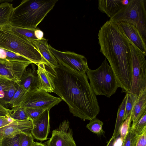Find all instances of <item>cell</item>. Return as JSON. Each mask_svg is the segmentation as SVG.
I'll return each mask as SVG.
<instances>
[{
  "label": "cell",
  "instance_id": "7c38bea8",
  "mask_svg": "<svg viewBox=\"0 0 146 146\" xmlns=\"http://www.w3.org/2000/svg\"><path fill=\"white\" fill-rule=\"evenodd\" d=\"M47 109L32 121L33 127L31 133L36 139L43 141L47 139L50 130L49 111Z\"/></svg>",
  "mask_w": 146,
  "mask_h": 146
},
{
  "label": "cell",
  "instance_id": "74e56055",
  "mask_svg": "<svg viewBox=\"0 0 146 146\" xmlns=\"http://www.w3.org/2000/svg\"><path fill=\"white\" fill-rule=\"evenodd\" d=\"M9 110L0 104V117L6 115Z\"/></svg>",
  "mask_w": 146,
  "mask_h": 146
},
{
  "label": "cell",
  "instance_id": "30bf717a",
  "mask_svg": "<svg viewBox=\"0 0 146 146\" xmlns=\"http://www.w3.org/2000/svg\"><path fill=\"white\" fill-rule=\"evenodd\" d=\"M32 63L29 60H0V76L6 78L19 85L27 68Z\"/></svg>",
  "mask_w": 146,
  "mask_h": 146
},
{
  "label": "cell",
  "instance_id": "8d00e7d4",
  "mask_svg": "<svg viewBox=\"0 0 146 146\" xmlns=\"http://www.w3.org/2000/svg\"><path fill=\"white\" fill-rule=\"evenodd\" d=\"M10 123L8 120L7 115L0 117V128L3 127Z\"/></svg>",
  "mask_w": 146,
  "mask_h": 146
},
{
  "label": "cell",
  "instance_id": "603a6c76",
  "mask_svg": "<svg viewBox=\"0 0 146 146\" xmlns=\"http://www.w3.org/2000/svg\"><path fill=\"white\" fill-rule=\"evenodd\" d=\"M9 116L15 120L24 121L31 120L25 111V108L21 106L9 109L8 111Z\"/></svg>",
  "mask_w": 146,
  "mask_h": 146
},
{
  "label": "cell",
  "instance_id": "4316f807",
  "mask_svg": "<svg viewBox=\"0 0 146 146\" xmlns=\"http://www.w3.org/2000/svg\"><path fill=\"white\" fill-rule=\"evenodd\" d=\"M138 136L130 126L121 146H135Z\"/></svg>",
  "mask_w": 146,
  "mask_h": 146
},
{
  "label": "cell",
  "instance_id": "4fadbf2b",
  "mask_svg": "<svg viewBox=\"0 0 146 146\" xmlns=\"http://www.w3.org/2000/svg\"><path fill=\"white\" fill-rule=\"evenodd\" d=\"M33 127L31 120L14 119L13 122L0 128V139L12 137L22 133H31Z\"/></svg>",
  "mask_w": 146,
  "mask_h": 146
},
{
  "label": "cell",
  "instance_id": "f546056e",
  "mask_svg": "<svg viewBox=\"0 0 146 146\" xmlns=\"http://www.w3.org/2000/svg\"><path fill=\"white\" fill-rule=\"evenodd\" d=\"M126 94L127 98L125 106L126 117L127 118L130 116L131 118L132 109L138 96L130 93H127Z\"/></svg>",
  "mask_w": 146,
  "mask_h": 146
},
{
  "label": "cell",
  "instance_id": "5bb4252c",
  "mask_svg": "<svg viewBox=\"0 0 146 146\" xmlns=\"http://www.w3.org/2000/svg\"><path fill=\"white\" fill-rule=\"evenodd\" d=\"M114 22L128 39L139 49L146 54V40L137 28L133 25L125 22Z\"/></svg>",
  "mask_w": 146,
  "mask_h": 146
},
{
  "label": "cell",
  "instance_id": "d590c367",
  "mask_svg": "<svg viewBox=\"0 0 146 146\" xmlns=\"http://www.w3.org/2000/svg\"><path fill=\"white\" fill-rule=\"evenodd\" d=\"M135 146H146V130L138 135Z\"/></svg>",
  "mask_w": 146,
  "mask_h": 146
},
{
  "label": "cell",
  "instance_id": "7a4b0ae2",
  "mask_svg": "<svg viewBox=\"0 0 146 146\" xmlns=\"http://www.w3.org/2000/svg\"><path fill=\"white\" fill-rule=\"evenodd\" d=\"M100 50L107 58L122 92L128 93L132 81V66L129 39L114 22L109 20L98 35Z\"/></svg>",
  "mask_w": 146,
  "mask_h": 146
},
{
  "label": "cell",
  "instance_id": "5b68a950",
  "mask_svg": "<svg viewBox=\"0 0 146 146\" xmlns=\"http://www.w3.org/2000/svg\"><path fill=\"white\" fill-rule=\"evenodd\" d=\"M86 72L90 85L96 96L110 98L119 87L115 74L106 58L98 68L92 70L89 68Z\"/></svg>",
  "mask_w": 146,
  "mask_h": 146
},
{
  "label": "cell",
  "instance_id": "d6a6232c",
  "mask_svg": "<svg viewBox=\"0 0 146 146\" xmlns=\"http://www.w3.org/2000/svg\"><path fill=\"white\" fill-rule=\"evenodd\" d=\"M19 134L12 137L1 139V146H20Z\"/></svg>",
  "mask_w": 146,
  "mask_h": 146
},
{
  "label": "cell",
  "instance_id": "e0dca14e",
  "mask_svg": "<svg viewBox=\"0 0 146 146\" xmlns=\"http://www.w3.org/2000/svg\"><path fill=\"white\" fill-rule=\"evenodd\" d=\"M130 0H99L98 1V9L111 18L127 4Z\"/></svg>",
  "mask_w": 146,
  "mask_h": 146
},
{
  "label": "cell",
  "instance_id": "d6986e66",
  "mask_svg": "<svg viewBox=\"0 0 146 146\" xmlns=\"http://www.w3.org/2000/svg\"><path fill=\"white\" fill-rule=\"evenodd\" d=\"M37 65L39 89L47 92H53L54 88L52 80L46 70L45 64L40 63Z\"/></svg>",
  "mask_w": 146,
  "mask_h": 146
},
{
  "label": "cell",
  "instance_id": "f1b7e54d",
  "mask_svg": "<svg viewBox=\"0 0 146 146\" xmlns=\"http://www.w3.org/2000/svg\"><path fill=\"white\" fill-rule=\"evenodd\" d=\"M25 111L30 119L33 121L35 119L45 110L50 109L48 107H37L25 108Z\"/></svg>",
  "mask_w": 146,
  "mask_h": 146
},
{
  "label": "cell",
  "instance_id": "7402d4cb",
  "mask_svg": "<svg viewBox=\"0 0 146 146\" xmlns=\"http://www.w3.org/2000/svg\"><path fill=\"white\" fill-rule=\"evenodd\" d=\"M27 92L28 91L18 85L17 90L9 105H11L13 108L20 106Z\"/></svg>",
  "mask_w": 146,
  "mask_h": 146
},
{
  "label": "cell",
  "instance_id": "8992f818",
  "mask_svg": "<svg viewBox=\"0 0 146 146\" xmlns=\"http://www.w3.org/2000/svg\"><path fill=\"white\" fill-rule=\"evenodd\" d=\"M109 20L125 22L133 25L146 40V0H130Z\"/></svg>",
  "mask_w": 146,
  "mask_h": 146
},
{
  "label": "cell",
  "instance_id": "4dcf8cb0",
  "mask_svg": "<svg viewBox=\"0 0 146 146\" xmlns=\"http://www.w3.org/2000/svg\"><path fill=\"white\" fill-rule=\"evenodd\" d=\"M131 128L138 135L142 134L146 130V112L142 115L133 127Z\"/></svg>",
  "mask_w": 146,
  "mask_h": 146
},
{
  "label": "cell",
  "instance_id": "2e32d148",
  "mask_svg": "<svg viewBox=\"0 0 146 146\" xmlns=\"http://www.w3.org/2000/svg\"><path fill=\"white\" fill-rule=\"evenodd\" d=\"M29 39L37 49L47 65L53 68L58 66V62L49 48L46 39L44 38L41 40Z\"/></svg>",
  "mask_w": 146,
  "mask_h": 146
},
{
  "label": "cell",
  "instance_id": "277c9868",
  "mask_svg": "<svg viewBox=\"0 0 146 146\" xmlns=\"http://www.w3.org/2000/svg\"><path fill=\"white\" fill-rule=\"evenodd\" d=\"M0 48L18 54L36 65H47L31 41L10 30L5 26L0 27Z\"/></svg>",
  "mask_w": 146,
  "mask_h": 146
},
{
  "label": "cell",
  "instance_id": "9a60e30c",
  "mask_svg": "<svg viewBox=\"0 0 146 146\" xmlns=\"http://www.w3.org/2000/svg\"><path fill=\"white\" fill-rule=\"evenodd\" d=\"M34 64L32 63V68H29L25 71L19 84L22 88L28 91L39 89L37 70Z\"/></svg>",
  "mask_w": 146,
  "mask_h": 146
},
{
  "label": "cell",
  "instance_id": "ab89813d",
  "mask_svg": "<svg viewBox=\"0 0 146 146\" xmlns=\"http://www.w3.org/2000/svg\"><path fill=\"white\" fill-rule=\"evenodd\" d=\"M119 135H116L115 136H112L111 138L108 142L106 146H114L115 142Z\"/></svg>",
  "mask_w": 146,
  "mask_h": 146
},
{
  "label": "cell",
  "instance_id": "83f0119b",
  "mask_svg": "<svg viewBox=\"0 0 146 146\" xmlns=\"http://www.w3.org/2000/svg\"><path fill=\"white\" fill-rule=\"evenodd\" d=\"M18 85L15 82H13L10 88L7 91L5 92L4 97L0 99V104L5 107V106L9 104L11 99L17 90Z\"/></svg>",
  "mask_w": 146,
  "mask_h": 146
},
{
  "label": "cell",
  "instance_id": "6da1fadb",
  "mask_svg": "<svg viewBox=\"0 0 146 146\" xmlns=\"http://www.w3.org/2000/svg\"><path fill=\"white\" fill-rule=\"evenodd\" d=\"M57 94L68 106L74 116L91 120L100 111L96 95L86 73L80 74L58 63L53 68L46 65Z\"/></svg>",
  "mask_w": 146,
  "mask_h": 146
},
{
  "label": "cell",
  "instance_id": "52a82bcc",
  "mask_svg": "<svg viewBox=\"0 0 146 146\" xmlns=\"http://www.w3.org/2000/svg\"><path fill=\"white\" fill-rule=\"evenodd\" d=\"M132 66L131 86L128 93L137 96L146 88V54L129 40Z\"/></svg>",
  "mask_w": 146,
  "mask_h": 146
},
{
  "label": "cell",
  "instance_id": "f35d334b",
  "mask_svg": "<svg viewBox=\"0 0 146 146\" xmlns=\"http://www.w3.org/2000/svg\"><path fill=\"white\" fill-rule=\"evenodd\" d=\"M35 35L37 39L41 40L43 38L44 33L40 29L36 28L34 32Z\"/></svg>",
  "mask_w": 146,
  "mask_h": 146
},
{
  "label": "cell",
  "instance_id": "d4e9b609",
  "mask_svg": "<svg viewBox=\"0 0 146 146\" xmlns=\"http://www.w3.org/2000/svg\"><path fill=\"white\" fill-rule=\"evenodd\" d=\"M0 60L26 61L29 60L20 55L0 48Z\"/></svg>",
  "mask_w": 146,
  "mask_h": 146
},
{
  "label": "cell",
  "instance_id": "b9f144b4",
  "mask_svg": "<svg viewBox=\"0 0 146 146\" xmlns=\"http://www.w3.org/2000/svg\"><path fill=\"white\" fill-rule=\"evenodd\" d=\"M5 95V92L3 91H0V99L3 98Z\"/></svg>",
  "mask_w": 146,
  "mask_h": 146
},
{
  "label": "cell",
  "instance_id": "7bdbcfd3",
  "mask_svg": "<svg viewBox=\"0 0 146 146\" xmlns=\"http://www.w3.org/2000/svg\"><path fill=\"white\" fill-rule=\"evenodd\" d=\"M13 0H0V3H2L5 2H12Z\"/></svg>",
  "mask_w": 146,
  "mask_h": 146
},
{
  "label": "cell",
  "instance_id": "ffe728a7",
  "mask_svg": "<svg viewBox=\"0 0 146 146\" xmlns=\"http://www.w3.org/2000/svg\"><path fill=\"white\" fill-rule=\"evenodd\" d=\"M14 8L13 4L9 2H5L0 4V27L10 25Z\"/></svg>",
  "mask_w": 146,
  "mask_h": 146
},
{
  "label": "cell",
  "instance_id": "e575fe53",
  "mask_svg": "<svg viewBox=\"0 0 146 146\" xmlns=\"http://www.w3.org/2000/svg\"><path fill=\"white\" fill-rule=\"evenodd\" d=\"M13 82L0 76V91H6L11 87Z\"/></svg>",
  "mask_w": 146,
  "mask_h": 146
},
{
  "label": "cell",
  "instance_id": "9c48e42d",
  "mask_svg": "<svg viewBox=\"0 0 146 146\" xmlns=\"http://www.w3.org/2000/svg\"><path fill=\"white\" fill-rule=\"evenodd\" d=\"M62 100L40 89L28 91L20 106L24 108L48 107L51 108Z\"/></svg>",
  "mask_w": 146,
  "mask_h": 146
},
{
  "label": "cell",
  "instance_id": "836d02e7",
  "mask_svg": "<svg viewBox=\"0 0 146 146\" xmlns=\"http://www.w3.org/2000/svg\"><path fill=\"white\" fill-rule=\"evenodd\" d=\"M132 121L130 116L127 117L121 125L119 129V135L122 142L124 140L128 131L129 127L131 126Z\"/></svg>",
  "mask_w": 146,
  "mask_h": 146
},
{
  "label": "cell",
  "instance_id": "1f68e13d",
  "mask_svg": "<svg viewBox=\"0 0 146 146\" xmlns=\"http://www.w3.org/2000/svg\"><path fill=\"white\" fill-rule=\"evenodd\" d=\"M34 142L31 133H22L19 134L20 146H32Z\"/></svg>",
  "mask_w": 146,
  "mask_h": 146
},
{
  "label": "cell",
  "instance_id": "484cf974",
  "mask_svg": "<svg viewBox=\"0 0 146 146\" xmlns=\"http://www.w3.org/2000/svg\"><path fill=\"white\" fill-rule=\"evenodd\" d=\"M103 123L96 117L90 120L86 127L92 132L98 135H101L104 133L102 129Z\"/></svg>",
  "mask_w": 146,
  "mask_h": 146
},
{
  "label": "cell",
  "instance_id": "cb8c5ba5",
  "mask_svg": "<svg viewBox=\"0 0 146 146\" xmlns=\"http://www.w3.org/2000/svg\"><path fill=\"white\" fill-rule=\"evenodd\" d=\"M13 32L29 39H37L35 36V29H29L12 27L10 25H5Z\"/></svg>",
  "mask_w": 146,
  "mask_h": 146
},
{
  "label": "cell",
  "instance_id": "44dd1931",
  "mask_svg": "<svg viewBox=\"0 0 146 146\" xmlns=\"http://www.w3.org/2000/svg\"><path fill=\"white\" fill-rule=\"evenodd\" d=\"M126 94L121 104L119 106L117 112L115 126L112 136L119 135L120 128L124 121L126 119L125 115V106L127 101Z\"/></svg>",
  "mask_w": 146,
  "mask_h": 146
},
{
  "label": "cell",
  "instance_id": "8fae6325",
  "mask_svg": "<svg viewBox=\"0 0 146 146\" xmlns=\"http://www.w3.org/2000/svg\"><path fill=\"white\" fill-rule=\"evenodd\" d=\"M70 123L65 120L58 128L54 130L52 136L46 143L47 146H77L73 137Z\"/></svg>",
  "mask_w": 146,
  "mask_h": 146
},
{
  "label": "cell",
  "instance_id": "ee69618b",
  "mask_svg": "<svg viewBox=\"0 0 146 146\" xmlns=\"http://www.w3.org/2000/svg\"><path fill=\"white\" fill-rule=\"evenodd\" d=\"M0 146H1V139H0Z\"/></svg>",
  "mask_w": 146,
  "mask_h": 146
},
{
  "label": "cell",
  "instance_id": "ac0fdd59",
  "mask_svg": "<svg viewBox=\"0 0 146 146\" xmlns=\"http://www.w3.org/2000/svg\"><path fill=\"white\" fill-rule=\"evenodd\" d=\"M146 112V88L141 91L135 102L131 113V118L132 123L131 126L132 128Z\"/></svg>",
  "mask_w": 146,
  "mask_h": 146
},
{
  "label": "cell",
  "instance_id": "60d3db41",
  "mask_svg": "<svg viewBox=\"0 0 146 146\" xmlns=\"http://www.w3.org/2000/svg\"><path fill=\"white\" fill-rule=\"evenodd\" d=\"M32 146H47L46 144L38 142H34Z\"/></svg>",
  "mask_w": 146,
  "mask_h": 146
},
{
  "label": "cell",
  "instance_id": "ba28073f",
  "mask_svg": "<svg viewBox=\"0 0 146 146\" xmlns=\"http://www.w3.org/2000/svg\"><path fill=\"white\" fill-rule=\"evenodd\" d=\"M49 47L59 64L80 74L86 73L89 68L85 56L73 52L60 51L50 44Z\"/></svg>",
  "mask_w": 146,
  "mask_h": 146
},
{
  "label": "cell",
  "instance_id": "3957f363",
  "mask_svg": "<svg viewBox=\"0 0 146 146\" xmlns=\"http://www.w3.org/2000/svg\"><path fill=\"white\" fill-rule=\"evenodd\" d=\"M56 0H24L14 8L10 25L13 27L35 29L52 9Z\"/></svg>",
  "mask_w": 146,
  "mask_h": 146
}]
</instances>
